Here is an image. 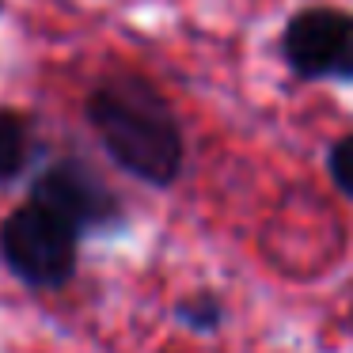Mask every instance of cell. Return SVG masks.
<instances>
[{
  "mask_svg": "<svg viewBox=\"0 0 353 353\" xmlns=\"http://www.w3.org/2000/svg\"><path fill=\"white\" fill-rule=\"evenodd\" d=\"M285 57L307 80H353V16L338 8L296 12L285 27Z\"/></svg>",
  "mask_w": 353,
  "mask_h": 353,
  "instance_id": "3",
  "label": "cell"
},
{
  "mask_svg": "<svg viewBox=\"0 0 353 353\" xmlns=\"http://www.w3.org/2000/svg\"><path fill=\"white\" fill-rule=\"evenodd\" d=\"M31 205H39L42 213H50L54 221H61L69 232H84V228H99L114 216V198L110 190L84 171L80 163H57V168L42 171L34 179V194Z\"/></svg>",
  "mask_w": 353,
  "mask_h": 353,
  "instance_id": "4",
  "label": "cell"
},
{
  "mask_svg": "<svg viewBox=\"0 0 353 353\" xmlns=\"http://www.w3.org/2000/svg\"><path fill=\"white\" fill-rule=\"evenodd\" d=\"M27 156H31V133L27 122L12 110H0V183L16 179L27 168Z\"/></svg>",
  "mask_w": 353,
  "mask_h": 353,
  "instance_id": "5",
  "label": "cell"
},
{
  "mask_svg": "<svg viewBox=\"0 0 353 353\" xmlns=\"http://www.w3.org/2000/svg\"><path fill=\"white\" fill-rule=\"evenodd\" d=\"M88 118L114 163L141 183H171L183 168V130L171 107L141 77H110L88 99Z\"/></svg>",
  "mask_w": 353,
  "mask_h": 353,
  "instance_id": "1",
  "label": "cell"
},
{
  "mask_svg": "<svg viewBox=\"0 0 353 353\" xmlns=\"http://www.w3.org/2000/svg\"><path fill=\"white\" fill-rule=\"evenodd\" d=\"M327 168H330V179H334L338 190L353 198V133H345L342 141H334V148H330V156H327Z\"/></svg>",
  "mask_w": 353,
  "mask_h": 353,
  "instance_id": "6",
  "label": "cell"
},
{
  "mask_svg": "<svg viewBox=\"0 0 353 353\" xmlns=\"http://www.w3.org/2000/svg\"><path fill=\"white\" fill-rule=\"evenodd\" d=\"M0 254L19 281L34 289H61L77 270V232L39 205H23L0 228Z\"/></svg>",
  "mask_w": 353,
  "mask_h": 353,
  "instance_id": "2",
  "label": "cell"
}]
</instances>
